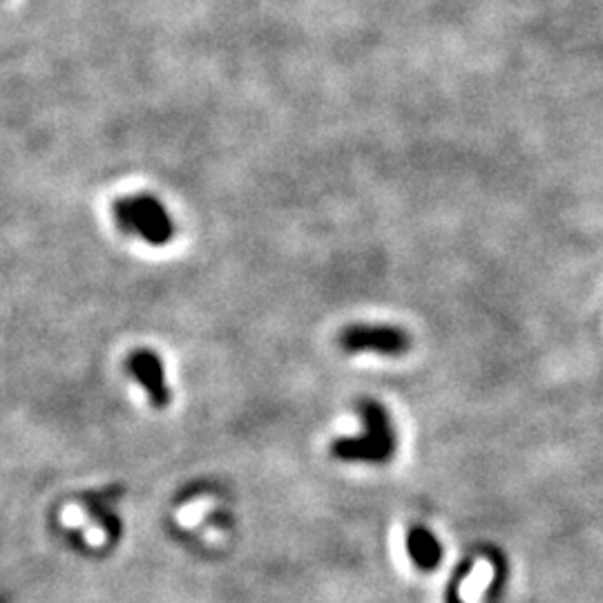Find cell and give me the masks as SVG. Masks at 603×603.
I'll list each match as a JSON object with an SVG mask.
<instances>
[{
    "label": "cell",
    "instance_id": "cell-1",
    "mask_svg": "<svg viewBox=\"0 0 603 603\" xmlns=\"http://www.w3.org/2000/svg\"><path fill=\"white\" fill-rule=\"evenodd\" d=\"M358 411L362 425H365V434L335 438L331 443V454L344 463H387L396 452V432L387 409L378 400L362 398L358 402Z\"/></svg>",
    "mask_w": 603,
    "mask_h": 603
},
{
    "label": "cell",
    "instance_id": "cell-3",
    "mask_svg": "<svg viewBox=\"0 0 603 603\" xmlns=\"http://www.w3.org/2000/svg\"><path fill=\"white\" fill-rule=\"evenodd\" d=\"M338 344L344 353H378L385 358H400L411 349V338L405 329L394 324H349L342 329Z\"/></svg>",
    "mask_w": 603,
    "mask_h": 603
},
{
    "label": "cell",
    "instance_id": "cell-5",
    "mask_svg": "<svg viewBox=\"0 0 603 603\" xmlns=\"http://www.w3.org/2000/svg\"><path fill=\"white\" fill-rule=\"evenodd\" d=\"M407 552L411 561L416 563V568L423 572L436 570L440 559H443V548H440L436 536L427 528H420V525L407 532Z\"/></svg>",
    "mask_w": 603,
    "mask_h": 603
},
{
    "label": "cell",
    "instance_id": "cell-4",
    "mask_svg": "<svg viewBox=\"0 0 603 603\" xmlns=\"http://www.w3.org/2000/svg\"><path fill=\"white\" fill-rule=\"evenodd\" d=\"M126 369L130 376L139 382L146 391L152 405L157 409H164L170 405V387L166 382V369L164 362L152 349H134L128 360Z\"/></svg>",
    "mask_w": 603,
    "mask_h": 603
},
{
    "label": "cell",
    "instance_id": "cell-2",
    "mask_svg": "<svg viewBox=\"0 0 603 603\" xmlns=\"http://www.w3.org/2000/svg\"><path fill=\"white\" fill-rule=\"evenodd\" d=\"M112 215L123 233L139 237L150 246H166L177 233L164 201L150 193L119 197L112 204Z\"/></svg>",
    "mask_w": 603,
    "mask_h": 603
}]
</instances>
